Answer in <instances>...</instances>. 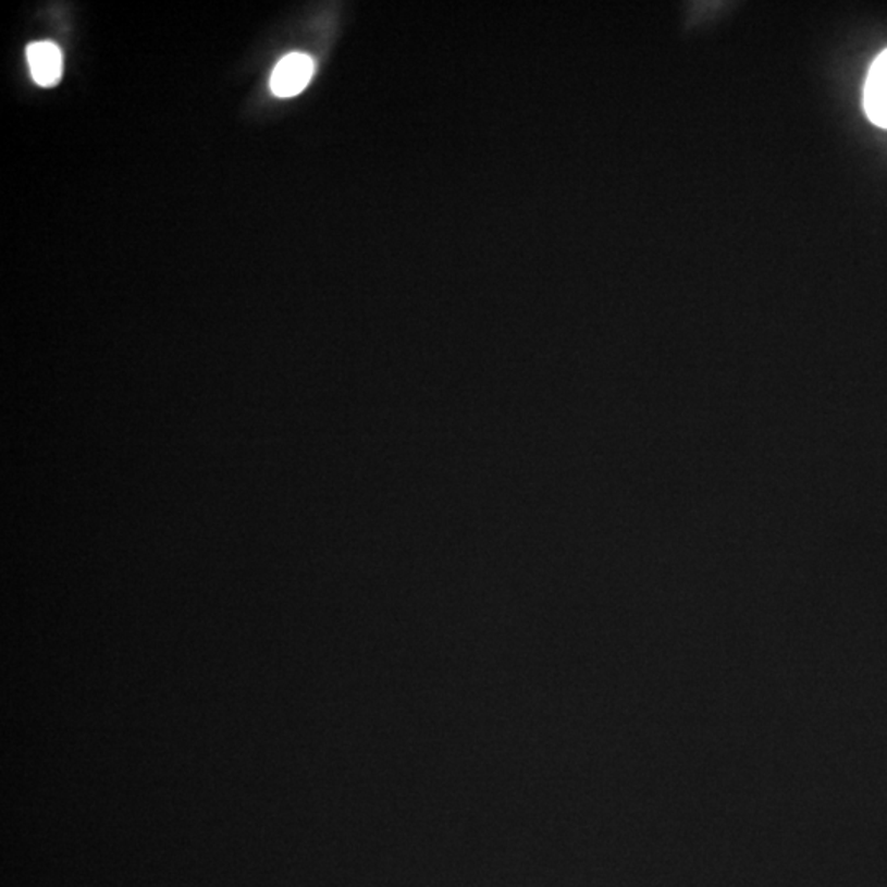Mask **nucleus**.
Segmentation results:
<instances>
[{
    "label": "nucleus",
    "mask_w": 887,
    "mask_h": 887,
    "mask_svg": "<svg viewBox=\"0 0 887 887\" xmlns=\"http://www.w3.org/2000/svg\"><path fill=\"white\" fill-rule=\"evenodd\" d=\"M315 74V61L305 53L286 54L270 77L272 93L279 98H293L308 86Z\"/></svg>",
    "instance_id": "f257e3e1"
},
{
    "label": "nucleus",
    "mask_w": 887,
    "mask_h": 887,
    "mask_svg": "<svg viewBox=\"0 0 887 887\" xmlns=\"http://www.w3.org/2000/svg\"><path fill=\"white\" fill-rule=\"evenodd\" d=\"M864 109L874 125L887 128V48L874 60L867 73Z\"/></svg>",
    "instance_id": "f03ea898"
},
{
    "label": "nucleus",
    "mask_w": 887,
    "mask_h": 887,
    "mask_svg": "<svg viewBox=\"0 0 887 887\" xmlns=\"http://www.w3.org/2000/svg\"><path fill=\"white\" fill-rule=\"evenodd\" d=\"M32 77L41 87H53L63 76V53L51 41H35L27 48Z\"/></svg>",
    "instance_id": "7ed1b4c3"
}]
</instances>
